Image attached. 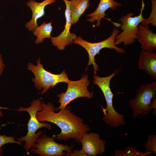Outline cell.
<instances>
[{"label": "cell", "instance_id": "1", "mask_svg": "<svg viewBox=\"0 0 156 156\" xmlns=\"http://www.w3.org/2000/svg\"><path fill=\"white\" fill-rule=\"evenodd\" d=\"M42 109L37 112L36 117L40 122L47 121L54 123L61 129L60 132L53 135L55 139L67 141L73 139L77 142L83 134L90 130L83 120L66 107L56 112L54 106L51 102H42Z\"/></svg>", "mask_w": 156, "mask_h": 156}, {"label": "cell", "instance_id": "2", "mask_svg": "<svg viewBox=\"0 0 156 156\" xmlns=\"http://www.w3.org/2000/svg\"><path fill=\"white\" fill-rule=\"evenodd\" d=\"M117 70L110 75L100 77L94 75L93 83L98 86L101 90L106 103L105 108H103L104 115L102 120L109 126L116 128L125 125L126 122L124 115L120 114L115 109L113 104L114 95L110 87V81L112 78L118 73Z\"/></svg>", "mask_w": 156, "mask_h": 156}, {"label": "cell", "instance_id": "3", "mask_svg": "<svg viewBox=\"0 0 156 156\" xmlns=\"http://www.w3.org/2000/svg\"><path fill=\"white\" fill-rule=\"evenodd\" d=\"M129 105L132 110V116L135 118L139 114L142 116L156 108V81L140 86L134 99H131Z\"/></svg>", "mask_w": 156, "mask_h": 156}, {"label": "cell", "instance_id": "4", "mask_svg": "<svg viewBox=\"0 0 156 156\" xmlns=\"http://www.w3.org/2000/svg\"><path fill=\"white\" fill-rule=\"evenodd\" d=\"M42 102L40 99H34L29 107L23 108L19 106L18 109H14L20 112L27 111L30 117L27 125L28 132L27 134L25 136H22L17 139V141L20 143H21L23 141L25 142L24 147L26 152L33 148L36 140L44 132L40 130L36 133L38 130L43 127L48 130H51L52 129V126L50 123L40 122L36 117L37 112L40 111L42 109L41 104Z\"/></svg>", "mask_w": 156, "mask_h": 156}, {"label": "cell", "instance_id": "5", "mask_svg": "<svg viewBox=\"0 0 156 156\" xmlns=\"http://www.w3.org/2000/svg\"><path fill=\"white\" fill-rule=\"evenodd\" d=\"M39 58L36 61L37 66L31 63L28 64L27 69L33 73L35 78L32 80L35 83L34 86L39 90H43L42 94L46 93L51 87L53 88L57 84L61 82L67 83L70 80L65 70L59 74H55L45 70L40 62Z\"/></svg>", "mask_w": 156, "mask_h": 156}, {"label": "cell", "instance_id": "6", "mask_svg": "<svg viewBox=\"0 0 156 156\" xmlns=\"http://www.w3.org/2000/svg\"><path fill=\"white\" fill-rule=\"evenodd\" d=\"M119 31L118 29L114 27L112 33L107 39L97 42H90L83 40L81 36H77L73 41V43L77 44L83 48L87 51L89 56L88 66L92 65L94 68V75H97V71L99 70V66L95 61V56L99 54L100 50L104 48L114 49L118 53L123 54L125 51L119 48L115 44V39Z\"/></svg>", "mask_w": 156, "mask_h": 156}, {"label": "cell", "instance_id": "7", "mask_svg": "<svg viewBox=\"0 0 156 156\" xmlns=\"http://www.w3.org/2000/svg\"><path fill=\"white\" fill-rule=\"evenodd\" d=\"M144 6V4H142L140 13L138 16L133 17L134 14L131 12L122 16L119 20L121 22L120 28L122 31L115 38V43L116 45L123 42L125 45L127 46L135 41L139 29L138 25L145 18L142 15Z\"/></svg>", "mask_w": 156, "mask_h": 156}, {"label": "cell", "instance_id": "8", "mask_svg": "<svg viewBox=\"0 0 156 156\" xmlns=\"http://www.w3.org/2000/svg\"><path fill=\"white\" fill-rule=\"evenodd\" d=\"M53 135L49 137L42 133L36 140L30 151L41 156H69L74 145L68 146L56 142Z\"/></svg>", "mask_w": 156, "mask_h": 156}, {"label": "cell", "instance_id": "9", "mask_svg": "<svg viewBox=\"0 0 156 156\" xmlns=\"http://www.w3.org/2000/svg\"><path fill=\"white\" fill-rule=\"evenodd\" d=\"M88 76L86 74L79 80H70L67 83V88L66 91L58 94L59 107L55 108L56 111L66 107L70 103L74 100L80 97H86L92 99L93 94L88 90V88L90 83Z\"/></svg>", "mask_w": 156, "mask_h": 156}, {"label": "cell", "instance_id": "10", "mask_svg": "<svg viewBox=\"0 0 156 156\" xmlns=\"http://www.w3.org/2000/svg\"><path fill=\"white\" fill-rule=\"evenodd\" d=\"M63 0L66 5L65 12L66 22L64 29L59 35L51 37L50 38L52 45L60 50H64L66 46L72 44L77 37L74 33H71L70 30L72 25L70 10V1L68 0Z\"/></svg>", "mask_w": 156, "mask_h": 156}, {"label": "cell", "instance_id": "11", "mask_svg": "<svg viewBox=\"0 0 156 156\" xmlns=\"http://www.w3.org/2000/svg\"><path fill=\"white\" fill-rule=\"evenodd\" d=\"M80 142L82 144L81 150L88 156H96L105 152L106 141L101 139L100 135L96 132H85Z\"/></svg>", "mask_w": 156, "mask_h": 156}, {"label": "cell", "instance_id": "12", "mask_svg": "<svg viewBox=\"0 0 156 156\" xmlns=\"http://www.w3.org/2000/svg\"><path fill=\"white\" fill-rule=\"evenodd\" d=\"M138 67L144 70L152 79H156V53L142 50L138 62Z\"/></svg>", "mask_w": 156, "mask_h": 156}, {"label": "cell", "instance_id": "13", "mask_svg": "<svg viewBox=\"0 0 156 156\" xmlns=\"http://www.w3.org/2000/svg\"><path fill=\"white\" fill-rule=\"evenodd\" d=\"M55 1L44 0L40 3H38L34 0H30L27 3L26 5L30 8L32 13L31 19L25 25V27L29 31H34L38 26L37 23V20L43 16L45 14V6L51 4Z\"/></svg>", "mask_w": 156, "mask_h": 156}, {"label": "cell", "instance_id": "14", "mask_svg": "<svg viewBox=\"0 0 156 156\" xmlns=\"http://www.w3.org/2000/svg\"><path fill=\"white\" fill-rule=\"evenodd\" d=\"M137 40L141 45L142 50L154 51L156 49V34L153 33L149 26L141 23L138 26Z\"/></svg>", "mask_w": 156, "mask_h": 156}, {"label": "cell", "instance_id": "15", "mask_svg": "<svg viewBox=\"0 0 156 156\" xmlns=\"http://www.w3.org/2000/svg\"><path fill=\"white\" fill-rule=\"evenodd\" d=\"M121 3L115 1L114 0H100L99 5L93 12L87 15L90 18L87 21L91 23L96 21V27H99L101 24L102 18L107 16L105 12L108 9L112 10H116L117 7L121 6Z\"/></svg>", "mask_w": 156, "mask_h": 156}, {"label": "cell", "instance_id": "16", "mask_svg": "<svg viewBox=\"0 0 156 156\" xmlns=\"http://www.w3.org/2000/svg\"><path fill=\"white\" fill-rule=\"evenodd\" d=\"M90 0H70V10L72 25L76 23L88 8Z\"/></svg>", "mask_w": 156, "mask_h": 156}, {"label": "cell", "instance_id": "17", "mask_svg": "<svg viewBox=\"0 0 156 156\" xmlns=\"http://www.w3.org/2000/svg\"><path fill=\"white\" fill-rule=\"evenodd\" d=\"M50 22L46 23H43L40 26L37 27L33 31L34 35L37 37L35 42L38 44L42 42L45 38H50L52 37L51 33L53 29Z\"/></svg>", "mask_w": 156, "mask_h": 156}, {"label": "cell", "instance_id": "18", "mask_svg": "<svg viewBox=\"0 0 156 156\" xmlns=\"http://www.w3.org/2000/svg\"><path fill=\"white\" fill-rule=\"evenodd\" d=\"M151 152L143 153L136 150L132 146H128L124 150L116 149L114 152L115 156H147L151 155Z\"/></svg>", "mask_w": 156, "mask_h": 156}, {"label": "cell", "instance_id": "19", "mask_svg": "<svg viewBox=\"0 0 156 156\" xmlns=\"http://www.w3.org/2000/svg\"><path fill=\"white\" fill-rule=\"evenodd\" d=\"M152 3V10L150 14L147 18H145L144 20L140 23L145 26H148L151 24L152 25L156 26V0H150Z\"/></svg>", "mask_w": 156, "mask_h": 156}, {"label": "cell", "instance_id": "20", "mask_svg": "<svg viewBox=\"0 0 156 156\" xmlns=\"http://www.w3.org/2000/svg\"><path fill=\"white\" fill-rule=\"evenodd\" d=\"M144 147L145 152H154L156 155V134H150L148 136Z\"/></svg>", "mask_w": 156, "mask_h": 156}, {"label": "cell", "instance_id": "21", "mask_svg": "<svg viewBox=\"0 0 156 156\" xmlns=\"http://www.w3.org/2000/svg\"><path fill=\"white\" fill-rule=\"evenodd\" d=\"M14 137L6 136L0 134V156H2L3 153L2 147L5 144L9 143H14L22 145L21 143L15 140Z\"/></svg>", "mask_w": 156, "mask_h": 156}, {"label": "cell", "instance_id": "22", "mask_svg": "<svg viewBox=\"0 0 156 156\" xmlns=\"http://www.w3.org/2000/svg\"><path fill=\"white\" fill-rule=\"evenodd\" d=\"M70 156H88L84 153L81 149L79 150H75L73 152H72L70 154Z\"/></svg>", "mask_w": 156, "mask_h": 156}, {"label": "cell", "instance_id": "23", "mask_svg": "<svg viewBox=\"0 0 156 156\" xmlns=\"http://www.w3.org/2000/svg\"><path fill=\"white\" fill-rule=\"evenodd\" d=\"M5 66L3 63V60L2 58L1 55L0 53V76H1Z\"/></svg>", "mask_w": 156, "mask_h": 156}, {"label": "cell", "instance_id": "24", "mask_svg": "<svg viewBox=\"0 0 156 156\" xmlns=\"http://www.w3.org/2000/svg\"><path fill=\"white\" fill-rule=\"evenodd\" d=\"M3 116V115L2 114V112L0 110V117H2Z\"/></svg>", "mask_w": 156, "mask_h": 156}]
</instances>
